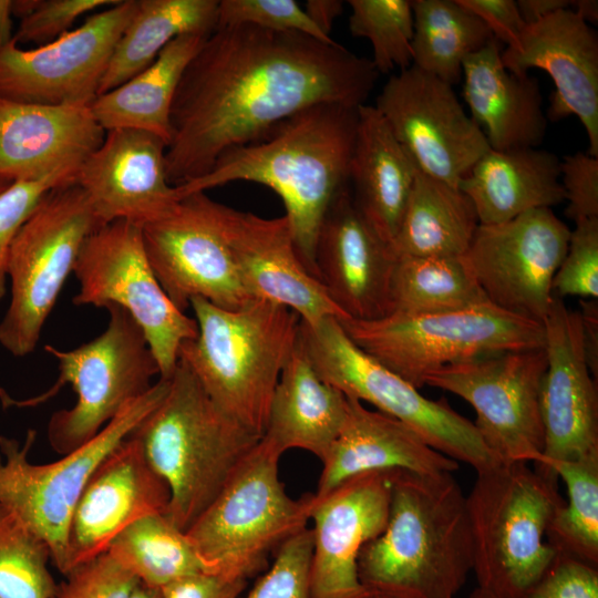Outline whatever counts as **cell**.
Here are the masks:
<instances>
[{
  "mask_svg": "<svg viewBox=\"0 0 598 598\" xmlns=\"http://www.w3.org/2000/svg\"><path fill=\"white\" fill-rule=\"evenodd\" d=\"M379 73L336 41L250 24L216 27L186 66L165 152L172 185L207 174L226 152L260 141L319 103L365 104Z\"/></svg>",
  "mask_w": 598,
  "mask_h": 598,
  "instance_id": "6da1fadb",
  "label": "cell"
},
{
  "mask_svg": "<svg viewBox=\"0 0 598 598\" xmlns=\"http://www.w3.org/2000/svg\"><path fill=\"white\" fill-rule=\"evenodd\" d=\"M358 110L339 103L306 107L260 141L223 154L204 176L176 185L179 194L238 181L269 187L285 205L301 260L319 280L317 236L329 206L349 187Z\"/></svg>",
  "mask_w": 598,
  "mask_h": 598,
  "instance_id": "7a4b0ae2",
  "label": "cell"
},
{
  "mask_svg": "<svg viewBox=\"0 0 598 598\" xmlns=\"http://www.w3.org/2000/svg\"><path fill=\"white\" fill-rule=\"evenodd\" d=\"M473 570L466 496L453 473H390L384 529L358 557L361 585L386 598H456Z\"/></svg>",
  "mask_w": 598,
  "mask_h": 598,
  "instance_id": "3957f363",
  "label": "cell"
},
{
  "mask_svg": "<svg viewBox=\"0 0 598 598\" xmlns=\"http://www.w3.org/2000/svg\"><path fill=\"white\" fill-rule=\"evenodd\" d=\"M169 488L165 515L186 532L261 436L220 410L178 359L161 403L132 433Z\"/></svg>",
  "mask_w": 598,
  "mask_h": 598,
  "instance_id": "277c9868",
  "label": "cell"
},
{
  "mask_svg": "<svg viewBox=\"0 0 598 598\" xmlns=\"http://www.w3.org/2000/svg\"><path fill=\"white\" fill-rule=\"evenodd\" d=\"M198 333L178 350L213 402L262 437L281 370L297 342L299 317L254 299L236 310L193 298Z\"/></svg>",
  "mask_w": 598,
  "mask_h": 598,
  "instance_id": "5b68a950",
  "label": "cell"
},
{
  "mask_svg": "<svg viewBox=\"0 0 598 598\" xmlns=\"http://www.w3.org/2000/svg\"><path fill=\"white\" fill-rule=\"evenodd\" d=\"M564 504L558 483L528 463H499L477 473L466 496L477 587L525 598L557 555L546 533Z\"/></svg>",
  "mask_w": 598,
  "mask_h": 598,
  "instance_id": "8992f818",
  "label": "cell"
},
{
  "mask_svg": "<svg viewBox=\"0 0 598 598\" xmlns=\"http://www.w3.org/2000/svg\"><path fill=\"white\" fill-rule=\"evenodd\" d=\"M281 454L262 437L185 532L208 574L247 580L268 556L307 527L313 494L291 498L279 478Z\"/></svg>",
  "mask_w": 598,
  "mask_h": 598,
  "instance_id": "52a82bcc",
  "label": "cell"
},
{
  "mask_svg": "<svg viewBox=\"0 0 598 598\" xmlns=\"http://www.w3.org/2000/svg\"><path fill=\"white\" fill-rule=\"evenodd\" d=\"M337 320L355 346L416 389L441 368L545 344L543 323L491 302L439 313Z\"/></svg>",
  "mask_w": 598,
  "mask_h": 598,
  "instance_id": "ba28073f",
  "label": "cell"
},
{
  "mask_svg": "<svg viewBox=\"0 0 598 598\" xmlns=\"http://www.w3.org/2000/svg\"><path fill=\"white\" fill-rule=\"evenodd\" d=\"M169 380L159 379L126 405L92 440L45 464L29 460L35 432L23 443L0 436V505L48 546L51 561L64 575L68 535L73 511L100 463L161 403Z\"/></svg>",
  "mask_w": 598,
  "mask_h": 598,
  "instance_id": "9c48e42d",
  "label": "cell"
},
{
  "mask_svg": "<svg viewBox=\"0 0 598 598\" xmlns=\"http://www.w3.org/2000/svg\"><path fill=\"white\" fill-rule=\"evenodd\" d=\"M101 227L76 183L45 193L10 247L11 298L0 321V346L14 357L35 349L85 239Z\"/></svg>",
  "mask_w": 598,
  "mask_h": 598,
  "instance_id": "30bf717a",
  "label": "cell"
},
{
  "mask_svg": "<svg viewBox=\"0 0 598 598\" xmlns=\"http://www.w3.org/2000/svg\"><path fill=\"white\" fill-rule=\"evenodd\" d=\"M110 315L105 331L70 351L47 344L58 361L56 382L24 405L42 403L71 384L75 404L52 414L48 423L51 447L64 455L92 440L126 405L146 393L152 378L159 375L157 361L146 338L122 307L105 308Z\"/></svg>",
  "mask_w": 598,
  "mask_h": 598,
  "instance_id": "8fae6325",
  "label": "cell"
},
{
  "mask_svg": "<svg viewBox=\"0 0 598 598\" xmlns=\"http://www.w3.org/2000/svg\"><path fill=\"white\" fill-rule=\"evenodd\" d=\"M299 338L318 375L346 396L368 402L419 434L442 454L471 465L476 473L499 462L482 441L473 422L445 399L425 398L414 385L362 351L337 318L310 328L300 321Z\"/></svg>",
  "mask_w": 598,
  "mask_h": 598,
  "instance_id": "7c38bea8",
  "label": "cell"
},
{
  "mask_svg": "<svg viewBox=\"0 0 598 598\" xmlns=\"http://www.w3.org/2000/svg\"><path fill=\"white\" fill-rule=\"evenodd\" d=\"M73 272L80 282L73 303L125 309L146 338L159 379L169 380L181 344L195 339L198 328L159 285L144 249L142 226L118 219L97 228L83 243Z\"/></svg>",
  "mask_w": 598,
  "mask_h": 598,
  "instance_id": "4fadbf2b",
  "label": "cell"
},
{
  "mask_svg": "<svg viewBox=\"0 0 598 598\" xmlns=\"http://www.w3.org/2000/svg\"><path fill=\"white\" fill-rule=\"evenodd\" d=\"M544 347L505 351L426 374L424 384L465 400L482 441L499 463L538 464L544 450L540 390Z\"/></svg>",
  "mask_w": 598,
  "mask_h": 598,
  "instance_id": "5bb4252c",
  "label": "cell"
},
{
  "mask_svg": "<svg viewBox=\"0 0 598 598\" xmlns=\"http://www.w3.org/2000/svg\"><path fill=\"white\" fill-rule=\"evenodd\" d=\"M569 236L551 208H536L504 223L480 224L463 256L491 303L543 323Z\"/></svg>",
  "mask_w": 598,
  "mask_h": 598,
  "instance_id": "9a60e30c",
  "label": "cell"
},
{
  "mask_svg": "<svg viewBox=\"0 0 598 598\" xmlns=\"http://www.w3.org/2000/svg\"><path fill=\"white\" fill-rule=\"evenodd\" d=\"M205 192L183 196L164 217L142 226L144 249L163 290L181 311L193 298L236 310L255 298L245 288Z\"/></svg>",
  "mask_w": 598,
  "mask_h": 598,
  "instance_id": "2e32d148",
  "label": "cell"
},
{
  "mask_svg": "<svg viewBox=\"0 0 598 598\" xmlns=\"http://www.w3.org/2000/svg\"><path fill=\"white\" fill-rule=\"evenodd\" d=\"M136 8L137 0H120L34 49L23 50L13 39L0 50V97L31 104H91Z\"/></svg>",
  "mask_w": 598,
  "mask_h": 598,
  "instance_id": "e0dca14e",
  "label": "cell"
},
{
  "mask_svg": "<svg viewBox=\"0 0 598 598\" xmlns=\"http://www.w3.org/2000/svg\"><path fill=\"white\" fill-rule=\"evenodd\" d=\"M373 106L417 169L452 186L489 150L453 86L413 65L389 78Z\"/></svg>",
  "mask_w": 598,
  "mask_h": 598,
  "instance_id": "ac0fdd59",
  "label": "cell"
},
{
  "mask_svg": "<svg viewBox=\"0 0 598 598\" xmlns=\"http://www.w3.org/2000/svg\"><path fill=\"white\" fill-rule=\"evenodd\" d=\"M543 326L547 358L540 390L544 450L534 470L558 483L555 464L598 455L597 379L588 365L579 312L554 297Z\"/></svg>",
  "mask_w": 598,
  "mask_h": 598,
  "instance_id": "d6986e66",
  "label": "cell"
},
{
  "mask_svg": "<svg viewBox=\"0 0 598 598\" xmlns=\"http://www.w3.org/2000/svg\"><path fill=\"white\" fill-rule=\"evenodd\" d=\"M215 210L241 281L252 298L287 307L310 328L328 317L347 318L308 271L285 215L264 218L218 202Z\"/></svg>",
  "mask_w": 598,
  "mask_h": 598,
  "instance_id": "ffe728a7",
  "label": "cell"
},
{
  "mask_svg": "<svg viewBox=\"0 0 598 598\" xmlns=\"http://www.w3.org/2000/svg\"><path fill=\"white\" fill-rule=\"evenodd\" d=\"M391 471L353 476L321 497L313 495L312 598H368L358 576L362 547L385 527Z\"/></svg>",
  "mask_w": 598,
  "mask_h": 598,
  "instance_id": "44dd1931",
  "label": "cell"
},
{
  "mask_svg": "<svg viewBox=\"0 0 598 598\" xmlns=\"http://www.w3.org/2000/svg\"><path fill=\"white\" fill-rule=\"evenodd\" d=\"M166 147L163 138L146 131H106L74 178L101 226L118 219L143 226L175 207L182 196L167 179Z\"/></svg>",
  "mask_w": 598,
  "mask_h": 598,
  "instance_id": "7402d4cb",
  "label": "cell"
},
{
  "mask_svg": "<svg viewBox=\"0 0 598 598\" xmlns=\"http://www.w3.org/2000/svg\"><path fill=\"white\" fill-rule=\"evenodd\" d=\"M503 64L516 74L545 71L555 91L547 118L575 115L589 142L588 154L598 157V38L573 9H564L527 24L501 53Z\"/></svg>",
  "mask_w": 598,
  "mask_h": 598,
  "instance_id": "603a6c76",
  "label": "cell"
},
{
  "mask_svg": "<svg viewBox=\"0 0 598 598\" xmlns=\"http://www.w3.org/2000/svg\"><path fill=\"white\" fill-rule=\"evenodd\" d=\"M168 503L167 484L131 434L100 463L76 503L69 527L66 573L106 553L136 520L165 514Z\"/></svg>",
  "mask_w": 598,
  "mask_h": 598,
  "instance_id": "cb8c5ba5",
  "label": "cell"
},
{
  "mask_svg": "<svg viewBox=\"0 0 598 598\" xmlns=\"http://www.w3.org/2000/svg\"><path fill=\"white\" fill-rule=\"evenodd\" d=\"M315 261L320 282L347 318L388 316L396 258L357 209L350 186L334 198L322 219Z\"/></svg>",
  "mask_w": 598,
  "mask_h": 598,
  "instance_id": "d4e9b609",
  "label": "cell"
},
{
  "mask_svg": "<svg viewBox=\"0 0 598 598\" xmlns=\"http://www.w3.org/2000/svg\"><path fill=\"white\" fill-rule=\"evenodd\" d=\"M105 133L91 104H31L0 97V178L10 183L60 174L75 178Z\"/></svg>",
  "mask_w": 598,
  "mask_h": 598,
  "instance_id": "484cf974",
  "label": "cell"
},
{
  "mask_svg": "<svg viewBox=\"0 0 598 598\" xmlns=\"http://www.w3.org/2000/svg\"><path fill=\"white\" fill-rule=\"evenodd\" d=\"M321 463L316 497L368 472L403 470L437 474L453 473L460 467L458 462L430 446L401 421L369 410L349 396L342 429Z\"/></svg>",
  "mask_w": 598,
  "mask_h": 598,
  "instance_id": "4316f807",
  "label": "cell"
},
{
  "mask_svg": "<svg viewBox=\"0 0 598 598\" xmlns=\"http://www.w3.org/2000/svg\"><path fill=\"white\" fill-rule=\"evenodd\" d=\"M494 39L463 63V97L489 148H536L545 136L547 116L536 78L505 68Z\"/></svg>",
  "mask_w": 598,
  "mask_h": 598,
  "instance_id": "83f0119b",
  "label": "cell"
},
{
  "mask_svg": "<svg viewBox=\"0 0 598 598\" xmlns=\"http://www.w3.org/2000/svg\"><path fill=\"white\" fill-rule=\"evenodd\" d=\"M346 415L347 396L318 375L298 334L276 385L262 439L281 455L300 448L322 462Z\"/></svg>",
  "mask_w": 598,
  "mask_h": 598,
  "instance_id": "f1b7e54d",
  "label": "cell"
},
{
  "mask_svg": "<svg viewBox=\"0 0 598 598\" xmlns=\"http://www.w3.org/2000/svg\"><path fill=\"white\" fill-rule=\"evenodd\" d=\"M417 167L373 105L358 110L349 186L357 209L390 246L398 233Z\"/></svg>",
  "mask_w": 598,
  "mask_h": 598,
  "instance_id": "f546056e",
  "label": "cell"
},
{
  "mask_svg": "<svg viewBox=\"0 0 598 598\" xmlns=\"http://www.w3.org/2000/svg\"><path fill=\"white\" fill-rule=\"evenodd\" d=\"M470 198L481 225L507 221L536 208L565 200L560 159L537 148H489L458 184Z\"/></svg>",
  "mask_w": 598,
  "mask_h": 598,
  "instance_id": "4dcf8cb0",
  "label": "cell"
},
{
  "mask_svg": "<svg viewBox=\"0 0 598 598\" xmlns=\"http://www.w3.org/2000/svg\"><path fill=\"white\" fill-rule=\"evenodd\" d=\"M209 34L189 33L175 38L148 68L97 95L91 103V111L101 127L105 132L115 128L146 131L168 145L175 92L186 66Z\"/></svg>",
  "mask_w": 598,
  "mask_h": 598,
  "instance_id": "1f68e13d",
  "label": "cell"
},
{
  "mask_svg": "<svg viewBox=\"0 0 598 598\" xmlns=\"http://www.w3.org/2000/svg\"><path fill=\"white\" fill-rule=\"evenodd\" d=\"M478 225L458 187L417 169L391 250L395 258L463 256Z\"/></svg>",
  "mask_w": 598,
  "mask_h": 598,
  "instance_id": "d6a6232c",
  "label": "cell"
},
{
  "mask_svg": "<svg viewBox=\"0 0 598 598\" xmlns=\"http://www.w3.org/2000/svg\"><path fill=\"white\" fill-rule=\"evenodd\" d=\"M217 0H137V8L118 39L99 87L106 93L146 68L175 38L209 34L217 25Z\"/></svg>",
  "mask_w": 598,
  "mask_h": 598,
  "instance_id": "836d02e7",
  "label": "cell"
},
{
  "mask_svg": "<svg viewBox=\"0 0 598 598\" xmlns=\"http://www.w3.org/2000/svg\"><path fill=\"white\" fill-rule=\"evenodd\" d=\"M413 66L452 86L464 61L494 40L487 27L457 0H414Z\"/></svg>",
  "mask_w": 598,
  "mask_h": 598,
  "instance_id": "e575fe53",
  "label": "cell"
},
{
  "mask_svg": "<svg viewBox=\"0 0 598 598\" xmlns=\"http://www.w3.org/2000/svg\"><path fill=\"white\" fill-rule=\"evenodd\" d=\"M489 302L464 256L396 258L388 315H427Z\"/></svg>",
  "mask_w": 598,
  "mask_h": 598,
  "instance_id": "d590c367",
  "label": "cell"
},
{
  "mask_svg": "<svg viewBox=\"0 0 598 598\" xmlns=\"http://www.w3.org/2000/svg\"><path fill=\"white\" fill-rule=\"evenodd\" d=\"M142 586L161 590L179 579L207 573L185 532L165 514L145 516L125 528L106 551Z\"/></svg>",
  "mask_w": 598,
  "mask_h": 598,
  "instance_id": "8d00e7d4",
  "label": "cell"
},
{
  "mask_svg": "<svg viewBox=\"0 0 598 598\" xmlns=\"http://www.w3.org/2000/svg\"><path fill=\"white\" fill-rule=\"evenodd\" d=\"M568 502L555 513L547 542L558 551L598 566V455L553 466Z\"/></svg>",
  "mask_w": 598,
  "mask_h": 598,
  "instance_id": "74e56055",
  "label": "cell"
},
{
  "mask_svg": "<svg viewBox=\"0 0 598 598\" xmlns=\"http://www.w3.org/2000/svg\"><path fill=\"white\" fill-rule=\"evenodd\" d=\"M47 544L0 505V598H52Z\"/></svg>",
  "mask_w": 598,
  "mask_h": 598,
  "instance_id": "f35d334b",
  "label": "cell"
},
{
  "mask_svg": "<svg viewBox=\"0 0 598 598\" xmlns=\"http://www.w3.org/2000/svg\"><path fill=\"white\" fill-rule=\"evenodd\" d=\"M349 29L353 37L367 39L370 59L378 73L401 71L412 64L414 31L410 0H349Z\"/></svg>",
  "mask_w": 598,
  "mask_h": 598,
  "instance_id": "ab89813d",
  "label": "cell"
},
{
  "mask_svg": "<svg viewBox=\"0 0 598 598\" xmlns=\"http://www.w3.org/2000/svg\"><path fill=\"white\" fill-rule=\"evenodd\" d=\"M312 529L306 527L276 550L271 567L258 579L246 598H312Z\"/></svg>",
  "mask_w": 598,
  "mask_h": 598,
  "instance_id": "60d3db41",
  "label": "cell"
},
{
  "mask_svg": "<svg viewBox=\"0 0 598 598\" xmlns=\"http://www.w3.org/2000/svg\"><path fill=\"white\" fill-rule=\"evenodd\" d=\"M553 296L598 297V217L575 221L567 251L551 285Z\"/></svg>",
  "mask_w": 598,
  "mask_h": 598,
  "instance_id": "b9f144b4",
  "label": "cell"
},
{
  "mask_svg": "<svg viewBox=\"0 0 598 598\" xmlns=\"http://www.w3.org/2000/svg\"><path fill=\"white\" fill-rule=\"evenodd\" d=\"M250 24L278 32H299L319 41L334 42L321 32L293 0H221L217 25Z\"/></svg>",
  "mask_w": 598,
  "mask_h": 598,
  "instance_id": "7bdbcfd3",
  "label": "cell"
},
{
  "mask_svg": "<svg viewBox=\"0 0 598 598\" xmlns=\"http://www.w3.org/2000/svg\"><path fill=\"white\" fill-rule=\"evenodd\" d=\"M138 580L107 553L74 566L52 598H133Z\"/></svg>",
  "mask_w": 598,
  "mask_h": 598,
  "instance_id": "ee69618b",
  "label": "cell"
},
{
  "mask_svg": "<svg viewBox=\"0 0 598 598\" xmlns=\"http://www.w3.org/2000/svg\"><path fill=\"white\" fill-rule=\"evenodd\" d=\"M73 182L74 176L60 174L40 181L16 182L0 193V301L6 295L9 251L18 230L45 193Z\"/></svg>",
  "mask_w": 598,
  "mask_h": 598,
  "instance_id": "f6af8a7d",
  "label": "cell"
},
{
  "mask_svg": "<svg viewBox=\"0 0 598 598\" xmlns=\"http://www.w3.org/2000/svg\"><path fill=\"white\" fill-rule=\"evenodd\" d=\"M120 0H37L33 10L21 19L13 34L18 43L48 44L69 32L82 14L111 7Z\"/></svg>",
  "mask_w": 598,
  "mask_h": 598,
  "instance_id": "bcb514c9",
  "label": "cell"
},
{
  "mask_svg": "<svg viewBox=\"0 0 598 598\" xmlns=\"http://www.w3.org/2000/svg\"><path fill=\"white\" fill-rule=\"evenodd\" d=\"M525 598H598V566L557 551Z\"/></svg>",
  "mask_w": 598,
  "mask_h": 598,
  "instance_id": "7dc6e473",
  "label": "cell"
},
{
  "mask_svg": "<svg viewBox=\"0 0 598 598\" xmlns=\"http://www.w3.org/2000/svg\"><path fill=\"white\" fill-rule=\"evenodd\" d=\"M560 182L569 219L575 223L598 217V157L584 152L565 155L560 161Z\"/></svg>",
  "mask_w": 598,
  "mask_h": 598,
  "instance_id": "c3c4849f",
  "label": "cell"
},
{
  "mask_svg": "<svg viewBox=\"0 0 598 598\" xmlns=\"http://www.w3.org/2000/svg\"><path fill=\"white\" fill-rule=\"evenodd\" d=\"M477 17L498 43L513 44L524 31V22L514 0H457Z\"/></svg>",
  "mask_w": 598,
  "mask_h": 598,
  "instance_id": "681fc988",
  "label": "cell"
},
{
  "mask_svg": "<svg viewBox=\"0 0 598 598\" xmlns=\"http://www.w3.org/2000/svg\"><path fill=\"white\" fill-rule=\"evenodd\" d=\"M247 580H228L202 573L174 581L159 590L161 598H239Z\"/></svg>",
  "mask_w": 598,
  "mask_h": 598,
  "instance_id": "f907efd6",
  "label": "cell"
},
{
  "mask_svg": "<svg viewBox=\"0 0 598 598\" xmlns=\"http://www.w3.org/2000/svg\"><path fill=\"white\" fill-rule=\"evenodd\" d=\"M597 299L580 300L579 311L588 365L595 379L598 375V307Z\"/></svg>",
  "mask_w": 598,
  "mask_h": 598,
  "instance_id": "816d5d0a",
  "label": "cell"
},
{
  "mask_svg": "<svg viewBox=\"0 0 598 598\" xmlns=\"http://www.w3.org/2000/svg\"><path fill=\"white\" fill-rule=\"evenodd\" d=\"M303 10L315 25L330 37L333 22L342 14L343 2L340 0H308Z\"/></svg>",
  "mask_w": 598,
  "mask_h": 598,
  "instance_id": "f5cc1de1",
  "label": "cell"
},
{
  "mask_svg": "<svg viewBox=\"0 0 598 598\" xmlns=\"http://www.w3.org/2000/svg\"><path fill=\"white\" fill-rule=\"evenodd\" d=\"M516 2L526 25L557 11L570 9L573 6V1L569 0H518Z\"/></svg>",
  "mask_w": 598,
  "mask_h": 598,
  "instance_id": "db71d44e",
  "label": "cell"
},
{
  "mask_svg": "<svg viewBox=\"0 0 598 598\" xmlns=\"http://www.w3.org/2000/svg\"><path fill=\"white\" fill-rule=\"evenodd\" d=\"M12 40V1L0 0V50Z\"/></svg>",
  "mask_w": 598,
  "mask_h": 598,
  "instance_id": "11a10c76",
  "label": "cell"
},
{
  "mask_svg": "<svg viewBox=\"0 0 598 598\" xmlns=\"http://www.w3.org/2000/svg\"><path fill=\"white\" fill-rule=\"evenodd\" d=\"M575 12L578 13L587 23H596L598 21V2L597 0H575L573 1Z\"/></svg>",
  "mask_w": 598,
  "mask_h": 598,
  "instance_id": "9f6ffc18",
  "label": "cell"
},
{
  "mask_svg": "<svg viewBox=\"0 0 598 598\" xmlns=\"http://www.w3.org/2000/svg\"><path fill=\"white\" fill-rule=\"evenodd\" d=\"M133 598H161V594L158 589H153V588H148V587L140 585Z\"/></svg>",
  "mask_w": 598,
  "mask_h": 598,
  "instance_id": "6f0895ef",
  "label": "cell"
},
{
  "mask_svg": "<svg viewBox=\"0 0 598 598\" xmlns=\"http://www.w3.org/2000/svg\"><path fill=\"white\" fill-rule=\"evenodd\" d=\"M470 598H508V597L497 595L495 592L483 589L481 587H476L471 594Z\"/></svg>",
  "mask_w": 598,
  "mask_h": 598,
  "instance_id": "680465c9",
  "label": "cell"
},
{
  "mask_svg": "<svg viewBox=\"0 0 598 598\" xmlns=\"http://www.w3.org/2000/svg\"><path fill=\"white\" fill-rule=\"evenodd\" d=\"M12 183L6 181V179H2L0 178V193H2L3 190H6Z\"/></svg>",
  "mask_w": 598,
  "mask_h": 598,
  "instance_id": "91938a15",
  "label": "cell"
},
{
  "mask_svg": "<svg viewBox=\"0 0 598 598\" xmlns=\"http://www.w3.org/2000/svg\"><path fill=\"white\" fill-rule=\"evenodd\" d=\"M368 598H386V597L379 596V595H370Z\"/></svg>",
  "mask_w": 598,
  "mask_h": 598,
  "instance_id": "94428289",
  "label": "cell"
}]
</instances>
